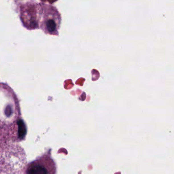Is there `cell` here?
Returning <instances> with one entry per match:
<instances>
[{
    "label": "cell",
    "instance_id": "1",
    "mask_svg": "<svg viewBox=\"0 0 174 174\" xmlns=\"http://www.w3.org/2000/svg\"><path fill=\"white\" fill-rule=\"evenodd\" d=\"M54 165L49 158L44 156L29 165L26 174H53Z\"/></svg>",
    "mask_w": 174,
    "mask_h": 174
}]
</instances>
